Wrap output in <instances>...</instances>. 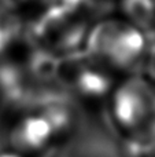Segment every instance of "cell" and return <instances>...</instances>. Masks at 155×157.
<instances>
[{
  "label": "cell",
  "mask_w": 155,
  "mask_h": 157,
  "mask_svg": "<svg viewBox=\"0 0 155 157\" xmlns=\"http://www.w3.org/2000/svg\"><path fill=\"white\" fill-rule=\"evenodd\" d=\"M143 69H144V75H146V76H147L155 84V43H153V44H150V46H148Z\"/></svg>",
  "instance_id": "cell-7"
},
{
  "label": "cell",
  "mask_w": 155,
  "mask_h": 157,
  "mask_svg": "<svg viewBox=\"0 0 155 157\" xmlns=\"http://www.w3.org/2000/svg\"><path fill=\"white\" fill-rule=\"evenodd\" d=\"M0 157H26L23 155H21V153L15 152V150H5V152H2L0 153Z\"/></svg>",
  "instance_id": "cell-8"
},
{
  "label": "cell",
  "mask_w": 155,
  "mask_h": 157,
  "mask_svg": "<svg viewBox=\"0 0 155 157\" xmlns=\"http://www.w3.org/2000/svg\"><path fill=\"white\" fill-rule=\"evenodd\" d=\"M148 37L122 17H103L88 30L84 51L113 73L132 75L143 68Z\"/></svg>",
  "instance_id": "cell-1"
},
{
  "label": "cell",
  "mask_w": 155,
  "mask_h": 157,
  "mask_svg": "<svg viewBox=\"0 0 155 157\" xmlns=\"http://www.w3.org/2000/svg\"><path fill=\"white\" fill-rule=\"evenodd\" d=\"M56 138L52 120L45 114H30L19 119L11 128V149L26 157L44 153Z\"/></svg>",
  "instance_id": "cell-5"
},
{
  "label": "cell",
  "mask_w": 155,
  "mask_h": 157,
  "mask_svg": "<svg viewBox=\"0 0 155 157\" xmlns=\"http://www.w3.org/2000/svg\"><path fill=\"white\" fill-rule=\"evenodd\" d=\"M56 76L73 91L84 98L109 95L114 87L110 72L82 50L62 57H55Z\"/></svg>",
  "instance_id": "cell-4"
},
{
  "label": "cell",
  "mask_w": 155,
  "mask_h": 157,
  "mask_svg": "<svg viewBox=\"0 0 155 157\" xmlns=\"http://www.w3.org/2000/svg\"><path fill=\"white\" fill-rule=\"evenodd\" d=\"M93 22L76 8L55 0L44 7L32 26L34 43L52 57H62L84 48Z\"/></svg>",
  "instance_id": "cell-3"
},
{
  "label": "cell",
  "mask_w": 155,
  "mask_h": 157,
  "mask_svg": "<svg viewBox=\"0 0 155 157\" xmlns=\"http://www.w3.org/2000/svg\"><path fill=\"white\" fill-rule=\"evenodd\" d=\"M115 127L142 146L155 144V84L146 75L132 73L114 84L109 94Z\"/></svg>",
  "instance_id": "cell-2"
},
{
  "label": "cell",
  "mask_w": 155,
  "mask_h": 157,
  "mask_svg": "<svg viewBox=\"0 0 155 157\" xmlns=\"http://www.w3.org/2000/svg\"><path fill=\"white\" fill-rule=\"evenodd\" d=\"M121 17L146 35L155 29V0H120Z\"/></svg>",
  "instance_id": "cell-6"
}]
</instances>
